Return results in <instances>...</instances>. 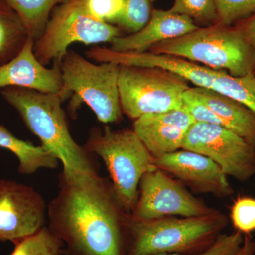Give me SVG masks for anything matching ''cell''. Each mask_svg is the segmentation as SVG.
Segmentation results:
<instances>
[{"instance_id":"cell-2","label":"cell","mask_w":255,"mask_h":255,"mask_svg":"<svg viewBox=\"0 0 255 255\" xmlns=\"http://www.w3.org/2000/svg\"><path fill=\"white\" fill-rule=\"evenodd\" d=\"M1 96L17 111L28 130L63 164L62 175L69 180L96 177L98 165L85 146L74 140L69 129L64 101L59 94H46L21 87L1 89Z\"/></svg>"},{"instance_id":"cell-24","label":"cell","mask_w":255,"mask_h":255,"mask_svg":"<svg viewBox=\"0 0 255 255\" xmlns=\"http://www.w3.org/2000/svg\"><path fill=\"white\" fill-rule=\"evenodd\" d=\"M220 24L231 26L255 14V0H214Z\"/></svg>"},{"instance_id":"cell-5","label":"cell","mask_w":255,"mask_h":255,"mask_svg":"<svg viewBox=\"0 0 255 255\" xmlns=\"http://www.w3.org/2000/svg\"><path fill=\"white\" fill-rule=\"evenodd\" d=\"M149 51L179 57L234 77L254 73L253 48L238 27L219 24L198 28L184 36L161 42Z\"/></svg>"},{"instance_id":"cell-29","label":"cell","mask_w":255,"mask_h":255,"mask_svg":"<svg viewBox=\"0 0 255 255\" xmlns=\"http://www.w3.org/2000/svg\"><path fill=\"white\" fill-rule=\"evenodd\" d=\"M238 27L244 33L245 36L246 37L247 40L253 48L255 57L254 74L255 75V14L244 20V21Z\"/></svg>"},{"instance_id":"cell-15","label":"cell","mask_w":255,"mask_h":255,"mask_svg":"<svg viewBox=\"0 0 255 255\" xmlns=\"http://www.w3.org/2000/svg\"><path fill=\"white\" fill-rule=\"evenodd\" d=\"M195 123L184 109L150 114L133 122V130L155 158L182 149L189 128Z\"/></svg>"},{"instance_id":"cell-19","label":"cell","mask_w":255,"mask_h":255,"mask_svg":"<svg viewBox=\"0 0 255 255\" xmlns=\"http://www.w3.org/2000/svg\"><path fill=\"white\" fill-rule=\"evenodd\" d=\"M29 37L22 20L7 3L0 6V65L14 58Z\"/></svg>"},{"instance_id":"cell-32","label":"cell","mask_w":255,"mask_h":255,"mask_svg":"<svg viewBox=\"0 0 255 255\" xmlns=\"http://www.w3.org/2000/svg\"></svg>"},{"instance_id":"cell-8","label":"cell","mask_w":255,"mask_h":255,"mask_svg":"<svg viewBox=\"0 0 255 255\" xmlns=\"http://www.w3.org/2000/svg\"><path fill=\"white\" fill-rule=\"evenodd\" d=\"M119 66L121 107L128 118L182 108L187 80L160 68Z\"/></svg>"},{"instance_id":"cell-10","label":"cell","mask_w":255,"mask_h":255,"mask_svg":"<svg viewBox=\"0 0 255 255\" xmlns=\"http://www.w3.org/2000/svg\"><path fill=\"white\" fill-rule=\"evenodd\" d=\"M216 210L199 200L181 183L155 167L142 176L138 198L131 213L137 219L206 216Z\"/></svg>"},{"instance_id":"cell-28","label":"cell","mask_w":255,"mask_h":255,"mask_svg":"<svg viewBox=\"0 0 255 255\" xmlns=\"http://www.w3.org/2000/svg\"><path fill=\"white\" fill-rule=\"evenodd\" d=\"M243 233L236 231L231 234L220 235L209 248L199 254L194 255H236L244 242ZM155 255H183L177 253H163Z\"/></svg>"},{"instance_id":"cell-25","label":"cell","mask_w":255,"mask_h":255,"mask_svg":"<svg viewBox=\"0 0 255 255\" xmlns=\"http://www.w3.org/2000/svg\"><path fill=\"white\" fill-rule=\"evenodd\" d=\"M174 14L184 15L201 22H211L218 20L214 0H174L169 9Z\"/></svg>"},{"instance_id":"cell-16","label":"cell","mask_w":255,"mask_h":255,"mask_svg":"<svg viewBox=\"0 0 255 255\" xmlns=\"http://www.w3.org/2000/svg\"><path fill=\"white\" fill-rule=\"evenodd\" d=\"M198 28L189 16L174 14L169 10L155 9L145 27L137 33L117 37L111 42L109 48L123 53L147 52L161 42L184 36Z\"/></svg>"},{"instance_id":"cell-11","label":"cell","mask_w":255,"mask_h":255,"mask_svg":"<svg viewBox=\"0 0 255 255\" xmlns=\"http://www.w3.org/2000/svg\"><path fill=\"white\" fill-rule=\"evenodd\" d=\"M48 204L31 186L0 179V241L16 243L46 226Z\"/></svg>"},{"instance_id":"cell-18","label":"cell","mask_w":255,"mask_h":255,"mask_svg":"<svg viewBox=\"0 0 255 255\" xmlns=\"http://www.w3.org/2000/svg\"><path fill=\"white\" fill-rule=\"evenodd\" d=\"M0 147L16 156L18 172L23 175H31L41 169H54L60 163L58 158L43 146L18 138L3 125H0Z\"/></svg>"},{"instance_id":"cell-20","label":"cell","mask_w":255,"mask_h":255,"mask_svg":"<svg viewBox=\"0 0 255 255\" xmlns=\"http://www.w3.org/2000/svg\"><path fill=\"white\" fill-rule=\"evenodd\" d=\"M18 15L27 28L29 36L36 42L42 36L57 5L69 0H4Z\"/></svg>"},{"instance_id":"cell-27","label":"cell","mask_w":255,"mask_h":255,"mask_svg":"<svg viewBox=\"0 0 255 255\" xmlns=\"http://www.w3.org/2000/svg\"><path fill=\"white\" fill-rule=\"evenodd\" d=\"M87 11L107 23H117L123 12L124 0H85Z\"/></svg>"},{"instance_id":"cell-7","label":"cell","mask_w":255,"mask_h":255,"mask_svg":"<svg viewBox=\"0 0 255 255\" xmlns=\"http://www.w3.org/2000/svg\"><path fill=\"white\" fill-rule=\"evenodd\" d=\"M120 36V29L97 19L88 11L85 0H69L55 9L39 39L34 53L43 65L61 63L74 43L85 45L111 43Z\"/></svg>"},{"instance_id":"cell-12","label":"cell","mask_w":255,"mask_h":255,"mask_svg":"<svg viewBox=\"0 0 255 255\" xmlns=\"http://www.w3.org/2000/svg\"><path fill=\"white\" fill-rule=\"evenodd\" d=\"M155 166L198 193L226 197L234 190L214 161L193 151L177 150L155 158Z\"/></svg>"},{"instance_id":"cell-13","label":"cell","mask_w":255,"mask_h":255,"mask_svg":"<svg viewBox=\"0 0 255 255\" xmlns=\"http://www.w3.org/2000/svg\"><path fill=\"white\" fill-rule=\"evenodd\" d=\"M87 58L97 63H114L119 65L156 68L179 75L196 87L211 90L216 70L189 60L153 52H116L109 48L95 46L86 52Z\"/></svg>"},{"instance_id":"cell-4","label":"cell","mask_w":255,"mask_h":255,"mask_svg":"<svg viewBox=\"0 0 255 255\" xmlns=\"http://www.w3.org/2000/svg\"><path fill=\"white\" fill-rule=\"evenodd\" d=\"M84 146L103 160L117 200L131 214L142 176L156 167L155 157L133 129L113 130L107 125L103 129L93 128Z\"/></svg>"},{"instance_id":"cell-21","label":"cell","mask_w":255,"mask_h":255,"mask_svg":"<svg viewBox=\"0 0 255 255\" xmlns=\"http://www.w3.org/2000/svg\"><path fill=\"white\" fill-rule=\"evenodd\" d=\"M211 90L238 101L255 115V75L234 77L223 70H216Z\"/></svg>"},{"instance_id":"cell-1","label":"cell","mask_w":255,"mask_h":255,"mask_svg":"<svg viewBox=\"0 0 255 255\" xmlns=\"http://www.w3.org/2000/svg\"><path fill=\"white\" fill-rule=\"evenodd\" d=\"M47 214L48 227L63 241L64 255H127L130 214L106 178L69 180L60 174Z\"/></svg>"},{"instance_id":"cell-30","label":"cell","mask_w":255,"mask_h":255,"mask_svg":"<svg viewBox=\"0 0 255 255\" xmlns=\"http://www.w3.org/2000/svg\"><path fill=\"white\" fill-rule=\"evenodd\" d=\"M255 254V242L252 239L251 235H245L243 246L236 255H253Z\"/></svg>"},{"instance_id":"cell-22","label":"cell","mask_w":255,"mask_h":255,"mask_svg":"<svg viewBox=\"0 0 255 255\" xmlns=\"http://www.w3.org/2000/svg\"><path fill=\"white\" fill-rule=\"evenodd\" d=\"M14 251L10 255H63L64 244L48 227L14 243Z\"/></svg>"},{"instance_id":"cell-14","label":"cell","mask_w":255,"mask_h":255,"mask_svg":"<svg viewBox=\"0 0 255 255\" xmlns=\"http://www.w3.org/2000/svg\"><path fill=\"white\" fill-rule=\"evenodd\" d=\"M35 41L31 36L22 49L7 63L0 65V89L9 87L30 89L46 94H58L63 87L61 63L46 68L37 59Z\"/></svg>"},{"instance_id":"cell-31","label":"cell","mask_w":255,"mask_h":255,"mask_svg":"<svg viewBox=\"0 0 255 255\" xmlns=\"http://www.w3.org/2000/svg\"><path fill=\"white\" fill-rule=\"evenodd\" d=\"M150 1H156V0H150Z\"/></svg>"},{"instance_id":"cell-6","label":"cell","mask_w":255,"mask_h":255,"mask_svg":"<svg viewBox=\"0 0 255 255\" xmlns=\"http://www.w3.org/2000/svg\"><path fill=\"white\" fill-rule=\"evenodd\" d=\"M119 67L114 63H94L74 50L67 52L60 65L63 87L58 94L63 101L73 96L72 116L85 103L101 123L107 125L122 120Z\"/></svg>"},{"instance_id":"cell-17","label":"cell","mask_w":255,"mask_h":255,"mask_svg":"<svg viewBox=\"0 0 255 255\" xmlns=\"http://www.w3.org/2000/svg\"><path fill=\"white\" fill-rule=\"evenodd\" d=\"M191 89L214 112L223 127L255 146V115L249 109L214 90L196 87Z\"/></svg>"},{"instance_id":"cell-9","label":"cell","mask_w":255,"mask_h":255,"mask_svg":"<svg viewBox=\"0 0 255 255\" xmlns=\"http://www.w3.org/2000/svg\"><path fill=\"white\" fill-rule=\"evenodd\" d=\"M182 149L206 156L228 177L240 182L255 175V146L222 126L195 122L186 134Z\"/></svg>"},{"instance_id":"cell-3","label":"cell","mask_w":255,"mask_h":255,"mask_svg":"<svg viewBox=\"0 0 255 255\" xmlns=\"http://www.w3.org/2000/svg\"><path fill=\"white\" fill-rule=\"evenodd\" d=\"M228 223L227 216L216 210L206 216L152 220L130 214L127 255L199 254L214 244Z\"/></svg>"},{"instance_id":"cell-26","label":"cell","mask_w":255,"mask_h":255,"mask_svg":"<svg viewBox=\"0 0 255 255\" xmlns=\"http://www.w3.org/2000/svg\"><path fill=\"white\" fill-rule=\"evenodd\" d=\"M233 227L243 235L255 231V199L251 196H238L233 201L230 213Z\"/></svg>"},{"instance_id":"cell-23","label":"cell","mask_w":255,"mask_h":255,"mask_svg":"<svg viewBox=\"0 0 255 255\" xmlns=\"http://www.w3.org/2000/svg\"><path fill=\"white\" fill-rule=\"evenodd\" d=\"M150 18V0H124L123 12L117 23L132 34L145 27Z\"/></svg>"}]
</instances>
